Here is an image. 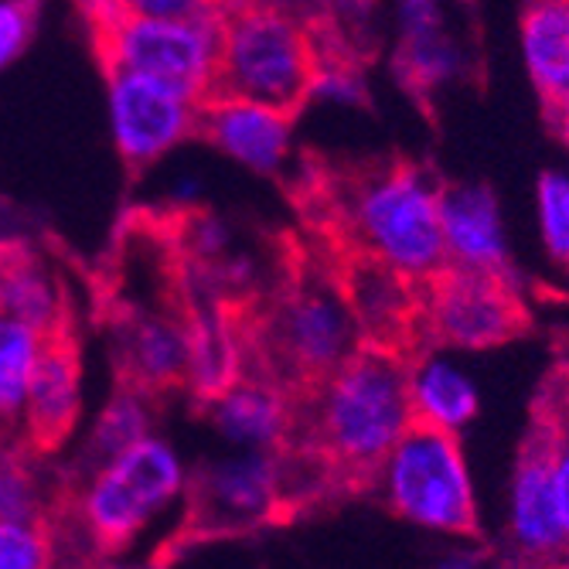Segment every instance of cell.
Returning <instances> with one entry per match:
<instances>
[{
  "instance_id": "obj_1",
  "label": "cell",
  "mask_w": 569,
  "mask_h": 569,
  "mask_svg": "<svg viewBox=\"0 0 569 569\" xmlns=\"http://www.w3.org/2000/svg\"><path fill=\"white\" fill-rule=\"evenodd\" d=\"M409 379V358L358 345L325 382L293 396L287 447L315 463L331 495L372 491L382 460L412 420Z\"/></svg>"
},
{
  "instance_id": "obj_2",
  "label": "cell",
  "mask_w": 569,
  "mask_h": 569,
  "mask_svg": "<svg viewBox=\"0 0 569 569\" xmlns=\"http://www.w3.org/2000/svg\"><path fill=\"white\" fill-rule=\"evenodd\" d=\"M443 178L406 153L318 174V209L328 252L369 256L427 283L447 263Z\"/></svg>"
},
{
  "instance_id": "obj_3",
  "label": "cell",
  "mask_w": 569,
  "mask_h": 569,
  "mask_svg": "<svg viewBox=\"0 0 569 569\" xmlns=\"http://www.w3.org/2000/svg\"><path fill=\"white\" fill-rule=\"evenodd\" d=\"M361 345L355 315L331 270H293L256 315L246 355L256 358V376L273 379L290 396L325 382Z\"/></svg>"
},
{
  "instance_id": "obj_4",
  "label": "cell",
  "mask_w": 569,
  "mask_h": 569,
  "mask_svg": "<svg viewBox=\"0 0 569 569\" xmlns=\"http://www.w3.org/2000/svg\"><path fill=\"white\" fill-rule=\"evenodd\" d=\"M321 66L315 28L256 0L219 4V62L209 96H242L300 113Z\"/></svg>"
},
{
  "instance_id": "obj_5",
  "label": "cell",
  "mask_w": 569,
  "mask_h": 569,
  "mask_svg": "<svg viewBox=\"0 0 569 569\" xmlns=\"http://www.w3.org/2000/svg\"><path fill=\"white\" fill-rule=\"evenodd\" d=\"M396 519L453 539H481L475 485L463 460L460 430L412 417L389 457L376 488Z\"/></svg>"
},
{
  "instance_id": "obj_6",
  "label": "cell",
  "mask_w": 569,
  "mask_h": 569,
  "mask_svg": "<svg viewBox=\"0 0 569 569\" xmlns=\"http://www.w3.org/2000/svg\"><path fill=\"white\" fill-rule=\"evenodd\" d=\"M184 491L188 468L181 453L150 433L79 481L76 519L96 552H120Z\"/></svg>"
},
{
  "instance_id": "obj_7",
  "label": "cell",
  "mask_w": 569,
  "mask_h": 569,
  "mask_svg": "<svg viewBox=\"0 0 569 569\" xmlns=\"http://www.w3.org/2000/svg\"><path fill=\"white\" fill-rule=\"evenodd\" d=\"M536 328L515 270H485L447 260L427 280V331L437 348L485 351Z\"/></svg>"
},
{
  "instance_id": "obj_8",
  "label": "cell",
  "mask_w": 569,
  "mask_h": 569,
  "mask_svg": "<svg viewBox=\"0 0 569 569\" xmlns=\"http://www.w3.org/2000/svg\"><path fill=\"white\" fill-rule=\"evenodd\" d=\"M92 34L107 69H133L209 99L219 62V8L194 18L117 14Z\"/></svg>"
},
{
  "instance_id": "obj_9",
  "label": "cell",
  "mask_w": 569,
  "mask_h": 569,
  "mask_svg": "<svg viewBox=\"0 0 569 569\" xmlns=\"http://www.w3.org/2000/svg\"><path fill=\"white\" fill-rule=\"evenodd\" d=\"M556 420L546 392L536 386L529 417L515 450L511 475V552L522 566H569V542L556 481Z\"/></svg>"
},
{
  "instance_id": "obj_10",
  "label": "cell",
  "mask_w": 569,
  "mask_h": 569,
  "mask_svg": "<svg viewBox=\"0 0 569 569\" xmlns=\"http://www.w3.org/2000/svg\"><path fill=\"white\" fill-rule=\"evenodd\" d=\"M201 96L133 69H107L110 137L127 168L143 171L198 133Z\"/></svg>"
},
{
  "instance_id": "obj_11",
  "label": "cell",
  "mask_w": 569,
  "mask_h": 569,
  "mask_svg": "<svg viewBox=\"0 0 569 569\" xmlns=\"http://www.w3.org/2000/svg\"><path fill=\"white\" fill-rule=\"evenodd\" d=\"M191 526L212 536L270 526L283 508L280 450H236L216 457L188 478Z\"/></svg>"
},
{
  "instance_id": "obj_12",
  "label": "cell",
  "mask_w": 569,
  "mask_h": 569,
  "mask_svg": "<svg viewBox=\"0 0 569 569\" xmlns=\"http://www.w3.org/2000/svg\"><path fill=\"white\" fill-rule=\"evenodd\" d=\"M293 117L270 102H256L242 96H209L201 102L198 133L212 140L226 158L256 171V174H280L290 158Z\"/></svg>"
},
{
  "instance_id": "obj_13",
  "label": "cell",
  "mask_w": 569,
  "mask_h": 569,
  "mask_svg": "<svg viewBox=\"0 0 569 569\" xmlns=\"http://www.w3.org/2000/svg\"><path fill=\"white\" fill-rule=\"evenodd\" d=\"M82 412V358L79 345L66 325L51 328L34 366L24 412L21 437L34 450H56L76 430Z\"/></svg>"
},
{
  "instance_id": "obj_14",
  "label": "cell",
  "mask_w": 569,
  "mask_h": 569,
  "mask_svg": "<svg viewBox=\"0 0 569 569\" xmlns=\"http://www.w3.org/2000/svg\"><path fill=\"white\" fill-rule=\"evenodd\" d=\"M396 56L392 69L406 96L420 102L433 120V99L440 86L463 72V56L447 28L440 0H396Z\"/></svg>"
},
{
  "instance_id": "obj_15",
  "label": "cell",
  "mask_w": 569,
  "mask_h": 569,
  "mask_svg": "<svg viewBox=\"0 0 569 569\" xmlns=\"http://www.w3.org/2000/svg\"><path fill=\"white\" fill-rule=\"evenodd\" d=\"M216 433L236 450H283L293 433V396L273 379L242 372L204 399Z\"/></svg>"
},
{
  "instance_id": "obj_16",
  "label": "cell",
  "mask_w": 569,
  "mask_h": 569,
  "mask_svg": "<svg viewBox=\"0 0 569 569\" xmlns=\"http://www.w3.org/2000/svg\"><path fill=\"white\" fill-rule=\"evenodd\" d=\"M117 366L127 386L161 392L184 382L188 318L171 310H130L113 335Z\"/></svg>"
},
{
  "instance_id": "obj_17",
  "label": "cell",
  "mask_w": 569,
  "mask_h": 569,
  "mask_svg": "<svg viewBox=\"0 0 569 569\" xmlns=\"http://www.w3.org/2000/svg\"><path fill=\"white\" fill-rule=\"evenodd\" d=\"M246 325L222 300L198 303L188 315V369L184 386L204 402L232 386L246 369Z\"/></svg>"
},
{
  "instance_id": "obj_18",
  "label": "cell",
  "mask_w": 569,
  "mask_h": 569,
  "mask_svg": "<svg viewBox=\"0 0 569 569\" xmlns=\"http://www.w3.org/2000/svg\"><path fill=\"white\" fill-rule=\"evenodd\" d=\"M447 260L485 267V270H515L505 249L498 201L481 184H443L440 198Z\"/></svg>"
},
{
  "instance_id": "obj_19",
  "label": "cell",
  "mask_w": 569,
  "mask_h": 569,
  "mask_svg": "<svg viewBox=\"0 0 569 569\" xmlns=\"http://www.w3.org/2000/svg\"><path fill=\"white\" fill-rule=\"evenodd\" d=\"M519 28L526 69L546 120L569 96V0H526Z\"/></svg>"
},
{
  "instance_id": "obj_20",
  "label": "cell",
  "mask_w": 569,
  "mask_h": 569,
  "mask_svg": "<svg viewBox=\"0 0 569 569\" xmlns=\"http://www.w3.org/2000/svg\"><path fill=\"white\" fill-rule=\"evenodd\" d=\"M153 433V409H150V392L137 389V386H120V392L102 406V412L96 417L86 447L76 460V481H82L89 471H96L99 463L113 460L117 453L130 450L137 440Z\"/></svg>"
},
{
  "instance_id": "obj_21",
  "label": "cell",
  "mask_w": 569,
  "mask_h": 569,
  "mask_svg": "<svg viewBox=\"0 0 569 569\" xmlns=\"http://www.w3.org/2000/svg\"><path fill=\"white\" fill-rule=\"evenodd\" d=\"M48 331L0 310V430H21L28 386Z\"/></svg>"
},
{
  "instance_id": "obj_22",
  "label": "cell",
  "mask_w": 569,
  "mask_h": 569,
  "mask_svg": "<svg viewBox=\"0 0 569 569\" xmlns=\"http://www.w3.org/2000/svg\"><path fill=\"white\" fill-rule=\"evenodd\" d=\"M0 310L44 331L62 325L59 283L28 252H0Z\"/></svg>"
},
{
  "instance_id": "obj_23",
  "label": "cell",
  "mask_w": 569,
  "mask_h": 569,
  "mask_svg": "<svg viewBox=\"0 0 569 569\" xmlns=\"http://www.w3.org/2000/svg\"><path fill=\"white\" fill-rule=\"evenodd\" d=\"M409 399H412V417L440 427L460 430L463 423H471L478 417L475 386L450 366H443V361H437L433 355L412 366Z\"/></svg>"
},
{
  "instance_id": "obj_24",
  "label": "cell",
  "mask_w": 569,
  "mask_h": 569,
  "mask_svg": "<svg viewBox=\"0 0 569 569\" xmlns=\"http://www.w3.org/2000/svg\"><path fill=\"white\" fill-rule=\"evenodd\" d=\"M539 389L546 392L556 420V481H559V508L569 542V355H556L552 366L542 372Z\"/></svg>"
},
{
  "instance_id": "obj_25",
  "label": "cell",
  "mask_w": 569,
  "mask_h": 569,
  "mask_svg": "<svg viewBox=\"0 0 569 569\" xmlns=\"http://www.w3.org/2000/svg\"><path fill=\"white\" fill-rule=\"evenodd\" d=\"M56 562L44 519H0V569H41Z\"/></svg>"
},
{
  "instance_id": "obj_26",
  "label": "cell",
  "mask_w": 569,
  "mask_h": 569,
  "mask_svg": "<svg viewBox=\"0 0 569 569\" xmlns=\"http://www.w3.org/2000/svg\"><path fill=\"white\" fill-rule=\"evenodd\" d=\"M539 226L549 260L569 273V178L542 171L539 178Z\"/></svg>"
},
{
  "instance_id": "obj_27",
  "label": "cell",
  "mask_w": 569,
  "mask_h": 569,
  "mask_svg": "<svg viewBox=\"0 0 569 569\" xmlns=\"http://www.w3.org/2000/svg\"><path fill=\"white\" fill-rule=\"evenodd\" d=\"M0 519H44V498L31 463L11 450H0Z\"/></svg>"
},
{
  "instance_id": "obj_28",
  "label": "cell",
  "mask_w": 569,
  "mask_h": 569,
  "mask_svg": "<svg viewBox=\"0 0 569 569\" xmlns=\"http://www.w3.org/2000/svg\"><path fill=\"white\" fill-rule=\"evenodd\" d=\"M41 0H0V72L11 69L38 31Z\"/></svg>"
},
{
  "instance_id": "obj_29",
  "label": "cell",
  "mask_w": 569,
  "mask_h": 569,
  "mask_svg": "<svg viewBox=\"0 0 569 569\" xmlns=\"http://www.w3.org/2000/svg\"><path fill=\"white\" fill-rule=\"evenodd\" d=\"M222 0H117L120 14L133 18H194L209 14Z\"/></svg>"
},
{
  "instance_id": "obj_30",
  "label": "cell",
  "mask_w": 569,
  "mask_h": 569,
  "mask_svg": "<svg viewBox=\"0 0 569 569\" xmlns=\"http://www.w3.org/2000/svg\"><path fill=\"white\" fill-rule=\"evenodd\" d=\"M188 236H191V252L201 256V260L216 263L219 256H226L229 246V232L222 222L209 219V216H191L188 219Z\"/></svg>"
},
{
  "instance_id": "obj_31",
  "label": "cell",
  "mask_w": 569,
  "mask_h": 569,
  "mask_svg": "<svg viewBox=\"0 0 569 569\" xmlns=\"http://www.w3.org/2000/svg\"><path fill=\"white\" fill-rule=\"evenodd\" d=\"M256 4H267L273 11L293 14V18H300V21H307L310 28H315L325 18V4H328V0H256Z\"/></svg>"
},
{
  "instance_id": "obj_32",
  "label": "cell",
  "mask_w": 569,
  "mask_h": 569,
  "mask_svg": "<svg viewBox=\"0 0 569 569\" xmlns=\"http://www.w3.org/2000/svg\"><path fill=\"white\" fill-rule=\"evenodd\" d=\"M546 127H549V130L566 143V150H569V96H566V99L559 102V107L546 117Z\"/></svg>"
},
{
  "instance_id": "obj_33",
  "label": "cell",
  "mask_w": 569,
  "mask_h": 569,
  "mask_svg": "<svg viewBox=\"0 0 569 569\" xmlns=\"http://www.w3.org/2000/svg\"><path fill=\"white\" fill-rule=\"evenodd\" d=\"M171 198L178 204H194L201 198V181L198 178H178L174 188H171Z\"/></svg>"
}]
</instances>
